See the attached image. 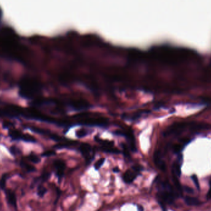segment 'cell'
Returning a JSON list of instances; mask_svg holds the SVG:
<instances>
[{
  "label": "cell",
  "instance_id": "1",
  "mask_svg": "<svg viewBox=\"0 0 211 211\" xmlns=\"http://www.w3.org/2000/svg\"><path fill=\"white\" fill-rule=\"evenodd\" d=\"M40 91V86L37 81L28 78H23L19 85V95L26 99H32Z\"/></svg>",
  "mask_w": 211,
  "mask_h": 211
},
{
  "label": "cell",
  "instance_id": "2",
  "mask_svg": "<svg viewBox=\"0 0 211 211\" xmlns=\"http://www.w3.org/2000/svg\"><path fill=\"white\" fill-rule=\"evenodd\" d=\"M160 192V198L164 202L172 204L174 202L175 193L172 187L168 182H163L162 183Z\"/></svg>",
  "mask_w": 211,
  "mask_h": 211
},
{
  "label": "cell",
  "instance_id": "3",
  "mask_svg": "<svg viewBox=\"0 0 211 211\" xmlns=\"http://www.w3.org/2000/svg\"><path fill=\"white\" fill-rule=\"evenodd\" d=\"M9 135L10 137L14 140H22L27 142H36V139L28 134H23L22 132L18 131V130H11Z\"/></svg>",
  "mask_w": 211,
  "mask_h": 211
},
{
  "label": "cell",
  "instance_id": "4",
  "mask_svg": "<svg viewBox=\"0 0 211 211\" xmlns=\"http://www.w3.org/2000/svg\"><path fill=\"white\" fill-rule=\"evenodd\" d=\"M107 119L103 117L99 118H89L83 120L82 123L88 126H104L107 123Z\"/></svg>",
  "mask_w": 211,
  "mask_h": 211
},
{
  "label": "cell",
  "instance_id": "5",
  "mask_svg": "<svg viewBox=\"0 0 211 211\" xmlns=\"http://www.w3.org/2000/svg\"><path fill=\"white\" fill-rule=\"evenodd\" d=\"M54 166L56 170V174L59 178H62L64 175V172L66 168V164L63 161L58 159L54 161Z\"/></svg>",
  "mask_w": 211,
  "mask_h": 211
},
{
  "label": "cell",
  "instance_id": "6",
  "mask_svg": "<svg viewBox=\"0 0 211 211\" xmlns=\"http://www.w3.org/2000/svg\"><path fill=\"white\" fill-rule=\"evenodd\" d=\"M6 199L9 204L11 205L13 207L16 208L17 207V199L16 196L14 191L11 190H7L6 192Z\"/></svg>",
  "mask_w": 211,
  "mask_h": 211
},
{
  "label": "cell",
  "instance_id": "7",
  "mask_svg": "<svg viewBox=\"0 0 211 211\" xmlns=\"http://www.w3.org/2000/svg\"><path fill=\"white\" fill-rule=\"evenodd\" d=\"M136 173L137 172L135 170L131 171L130 170H128L123 175V181L127 183H131L137 177V175Z\"/></svg>",
  "mask_w": 211,
  "mask_h": 211
},
{
  "label": "cell",
  "instance_id": "8",
  "mask_svg": "<svg viewBox=\"0 0 211 211\" xmlns=\"http://www.w3.org/2000/svg\"><path fill=\"white\" fill-rule=\"evenodd\" d=\"M79 150L85 158H87L90 155L91 151V147L90 145L87 143H82L79 147Z\"/></svg>",
  "mask_w": 211,
  "mask_h": 211
},
{
  "label": "cell",
  "instance_id": "9",
  "mask_svg": "<svg viewBox=\"0 0 211 211\" xmlns=\"http://www.w3.org/2000/svg\"><path fill=\"white\" fill-rule=\"evenodd\" d=\"M90 104L87 102V101H76L72 103V106L75 109H87L90 107Z\"/></svg>",
  "mask_w": 211,
  "mask_h": 211
},
{
  "label": "cell",
  "instance_id": "10",
  "mask_svg": "<svg viewBox=\"0 0 211 211\" xmlns=\"http://www.w3.org/2000/svg\"><path fill=\"white\" fill-rule=\"evenodd\" d=\"M185 201L187 205L190 206H197L200 205L201 203V201L197 198L190 196H186L185 199Z\"/></svg>",
  "mask_w": 211,
  "mask_h": 211
},
{
  "label": "cell",
  "instance_id": "11",
  "mask_svg": "<svg viewBox=\"0 0 211 211\" xmlns=\"http://www.w3.org/2000/svg\"><path fill=\"white\" fill-rule=\"evenodd\" d=\"M101 149H102L104 151L109 153L119 154L120 153V151L112 147V146H103L102 147H101Z\"/></svg>",
  "mask_w": 211,
  "mask_h": 211
},
{
  "label": "cell",
  "instance_id": "12",
  "mask_svg": "<svg viewBox=\"0 0 211 211\" xmlns=\"http://www.w3.org/2000/svg\"><path fill=\"white\" fill-rule=\"evenodd\" d=\"M173 180H174V185L175 186V188H176V189L178 191V193L180 194H182V186L180 185V183L179 181H178V177H175L174 175L173 177Z\"/></svg>",
  "mask_w": 211,
  "mask_h": 211
},
{
  "label": "cell",
  "instance_id": "13",
  "mask_svg": "<svg viewBox=\"0 0 211 211\" xmlns=\"http://www.w3.org/2000/svg\"><path fill=\"white\" fill-rule=\"evenodd\" d=\"M75 135H76L77 137L79 138H83V137H85V136H87L88 135V131L87 130L83 129V128L82 129H79V130H78L76 131Z\"/></svg>",
  "mask_w": 211,
  "mask_h": 211
},
{
  "label": "cell",
  "instance_id": "14",
  "mask_svg": "<svg viewBox=\"0 0 211 211\" xmlns=\"http://www.w3.org/2000/svg\"><path fill=\"white\" fill-rule=\"evenodd\" d=\"M47 190L43 186H39L38 188V194L40 197H43L46 193Z\"/></svg>",
  "mask_w": 211,
  "mask_h": 211
},
{
  "label": "cell",
  "instance_id": "15",
  "mask_svg": "<svg viewBox=\"0 0 211 211\" xmlns=\"http://www.w3.org/2000/svg\"><path fill=\"white\" fill-rule=\"evenodd\" d=\"M105 161V159L104 158H101L99 159L98 161H96V162L95 164V168L96 170H99L101 167L103 165V164Z\"/></svg>",
  "mask_w": 211,
  "mask_h": 211
},
{
  "label": "cell",
  "instance_id": "16",
  "mask_svg": "<svg viewBox=\"0 0 211 211\" xmlns=\"http://www.w3.org/2000/svg\"><path fill=\"white\" fill-rule=\"evenodd\" d=\"M29 159H30V160L31 161L34 162V163H38V162H40V158H39L38 156H37L35 155H31V156H29Z\"/></svg>",
  "mask_w": 211,
  "mask_h": 211
},
{
  "label": "cell",
  "instance_id": "17",
  "mask_svg": "<svg viewBox=\"0 0 211 211\" xmlns=\"http://www.w3.org/2000/svg\"><path fill=\"white\" fill-rule=\"evenodd\" d=\"M191 178L193 180V181L194 182L195 185H196V186L198 188V189H199V182H198V178L196 175H193L191 177Z\"/></svg>",
  "mask_w": 211,
  "mask_h": 211
},
{
  "label": "cell",
  "instance_id": "18",
  "mask_svg": "<svg viewBox=\"0 0 211 211\" xmlns=\"http://www.w3.org/2000/svg\"><path fill=\"white\" fill-rule=\"evenodd\" d=\"M6 177H3L2 179L0 180V186H1V188H4L5 187V184H6Z\"/></svg>",
  "mask_w": 211,
  "mask_h": 211
},
{
  "label": "cell",
  "instance_id": "19",
  "mask_svg": "<svg viewBox=\"0 0 211 211\" xmlns=\"http://www.w3.org/2000/svg\"><path fill=\"white\" fill-rule=\"evenodd\" d=\"M206 198L208 199H211V182L210 183V188H209V190L208 191V193H207V194L206 195Z\"/></svg>",
  "mask_w": 211,
  "mask_h": 211
},
{
  "label": "cell",
  "instance_id": "20",
  "mask_svg": "<svg viewBox=\"0 0 211 211\" xmlns=\"http://www.w3.org/2000/svg\"><path fill=\"white\" fill-rule=\"evenodd\" d=\"M55 153H54V151H46L45 152V153H43V156H52L53 154H54Z\"/></svg>",
  "mask_w": 211,
  "mask_h": 211
},
{
  "label": "cell",
  "instance_id": "21",
  "mask_svg": "<svg viewBox=\"0 0 211 211\" xmlns=\"http://www.w3.org/2000/svg\"><path fill=\"white\" fill-rule=\"evenodd\" d=\"M185 191H187L188 193H193V189L190 188L188 187V186H185Z\"/></svg>",
  "mask_w": 211,
  "mask_h": 211
},
{
  "label": "cell",
  "instance_id": "22",
  "mask_svg": "<svg viewBox=\"0 0 211 211\" xmlns=\"http://www.w3.org/2000/svg\"><path fill=\"white\" fill-rule=\"evenodd\" d=\"M138 211H144V208L142 206H138Z\"/></svg>",
  "mask_w": 211,
  "mask_h": 211
}]
</instances>
